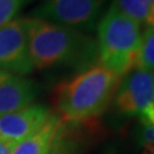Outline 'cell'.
Returning <instances> with one entry per match:
<instances>
[{
	"label": "cell",
	"mask_w": 154,
	"mask_h": 154,
	"mask_svg": "<svg viewBox=\"0 0 154 154\" xmlns=\"http://www.w3.org/2000/svg\"><path fill=\"white\" fill-rule=\"evenodd\" d=\"M139 125L142 126H154V103L143 116L138 119Z\"/></svg>",
	"instance_id": "15"
},
{
	"label": "cell",
	"mask_w": 154,
	"mask_h": 154,
	"mask_svg": "<svg viewBox=\"0 0 154 154\" xmlns=\"http://www.w3.org/2000/svg\"><path fill=\"white\" fill-rule=\"evenodd\" d=\"M136 146H143L146 144H154V126H139L135 131Z\"/></svg>",
	"instance_id": "14"
},
{
	"label": "cell",
	"mask_w": 154,
	"mask_h": 154,
	"mask_svg": "<svg viewBox=\"0 0 154 154\" xmlns=\"http://www.w3.org/2000/svg\"><path fill=\"white\" fill-rule=\"evenodd\" d=\"M105 0H42L31 16L88 32L97 26Z\"/></svg>",
	"instance_id": "4"
},
{
	"label": "cell",
	"mask_w": 154,
	"mask_h": 154,
	"mask_svg": "<svg viewBox=\"0 0 154 154\" xmlns=\"http://www.w3.org/2000/svg\"><path fill=\"white\" fill-rule=\"evenodd\" d=\"M11 152H13V146L0 139V154H11Z\"/></svg>",
	"instance_id": "17"
},
{
	"label": "cell",
	"mask_w": 154,
	"mask_h": 154,
	"mask_svg": "<svg viewBox=\"0 0 154 154\" xmlns=\"http://www.w3.org/2000/svg\"><path fill=\"white\" fill-rule=\"evenodd\" d=\"M154 103V72L135 67L121 79L112 103L118 116L139 119Z\"/></svg>",
	"instance_id": "5"
},
{
	"label": "cell",
	"mask_w": 154,
	"mask_h": 154,
	"mask_svg": "<svg viewBox=\"0 0 154 154\" xmlns=\"http://www.w3.org/2000/svg\"><path fill=\"white\" fill-rule=\"evenodd\" d=\"M51 114L42 104H31L11 113L0 116V139L15 146L39 130Z\"/></svg>",
	"instance_id": "7"
},
{
	"label": "cell",
	"mask_w": 154,
	"mask_h": 154,
	"mask_svg": "<svg viewBox=\"0 0 154 154\" xmlns=\"http://www.w3.org/2000/svg\"><path fill=\"white\" fill-rule=\"evenodd\" d=\"M32 0H0V28L16 18L18 13Z\"/></svg>",
	"instance_id": "13"
},
{
	"label": "cell",
	"mask_w": 154,
	"mask_h": 154,
	"mask_svg": "<svg viewBox=\"0 0 154 154\" xmlns=\"http://www.w3.org/2000/svg\"><path fill=\"white\" fill-rule=\"evenodd\" d=\"M121 79L98 63L78 72L55 88V113L66 122L96 121L109 109Z\"/></svg>",
	"instance_id": "2"
},
{
	"label": "cell",
	"mask_w": 154,
	"mask_h": 154,
	"mask_svg": "<svg viewBox=\"0 0 154 154\" xmlns=\"http://www.w3.org/2000/svg\"><path fill=\"white\" fill-rule=\"evenodd\" d=\"M38 93L35 82L22 75L0 71V116L33 104Z\"/></svg>",
	"instance_id": "8"
},
{
	"label": "cell",
	"mask_w": 154,
	"mask_h": 154,
	"mask_svg": "<svg viewBox=\"0 0 154 154\" xmlns=\"http://www.w3.org/2000/svg\"><path fill=\"white\" fill-rule=\"evenodd\" d=\"M103 154H123V152H122V147L120 144L116 142H112L105 146Z\"/></svg>",
	"instance_id": "16"
},
{
	"label": "cell",
	"mask_w": 154,
	"mask_h": 154,
	"mask_svg": "<svg viewBox=\"0 0 154 154\" xmlns=\"http://www.w3.org/2000/svg\"><path fill=\"white\" fill-rule=\"evenodd\" d=\"M96 121L75 123L62 120L48 154H85L96 136Z\"/></svg>",
	"instance_id": "9"
},
{
	"label": "cell",
	"mask_w": 154,
	"mask_h": 154,
	"mask_svg": "<svg viewBox=\"0 0 154 154\" xmlns=\"http://www.w3.org/2000/svg\"><path fill=\"white\" fill-rule=\"evenodd\" d=\"M112 5L139 25H145L146 29L149 26V6L147 0H113Z\"/></svg>",
	"instance_id": "11"
},
{
	"label": "cell",
	"mask_w": 154,
	"mask_h": 154,
	"mask_svg": "<svg viewBox=\"0 0 154 154\" xmlns=\"http://www.w3.org/2000/svg\"><path fill=\"white\" fill-rule=\"evenodd\" d=\"M149 6V26H154V0H147Z\"/></svg>",
	"instance_id": "18"
},
{
	"label": "cell",
	"mask_w": 154,
	"mask_h": 154,
	"mask_svg": "<svg viewBox=\"0 0 154 154\" xmlns=\"http://www.w3.org/2000/svg\"><path fill=\"white\" fill-rule=\"evenodd\" d=\"M32 70L26 17H16L0 28V71L24 77Z\"/></svg>",
	"instance_id": "6"
},
{
	"label": "cell",
	"mask_w": 154,
	"mask_h": 154,
	"mask_svg": "<svg viewBox=\"0 0 154 154\" xmlns=\"http://www.w3.org/2000/svg\"><path fill=\"white\" fill-rule=\"evenodd\" d=\"M135 67L154 72V26L147 28L142 35Z\"/></svg>",
	"instance_id": "12"
},
{
	"label": "cell",
	"mask_w": 154,
	"mask_h": 154,
	"mask_svg": "<svg viewBox=\"0 0 154 154\" xmlns=\"http://www.w3.org/2000/svg\"><path fill=\"white\" fill-rule=\"evenodd\" d=\"M61 123V118L55 112H51L44 126L24 140L17 143L13 147L11 154H48Z\"/></svg>",
	"instance_id": "10"
},
{
	"label": "cell",
	"mask_w": 154,
	"mask_h": 154,
	"mask_svg": "<svg viewBox=\"0 0 154 154\" xmlns=\"http://www.w3.org/2000/svg\"><path fill=\"white\" fill-rule=\"evenodd\" d=\"M26 29L33 69L80 72L98 63L97 41L87 33L34 17H26Z\"/></svg>",
	"instance_id": "1"
},
{
	"label": "cell",
	"mask_w": 154,
	"mask_h": 154,
	"mask_svg": "<svg viewBox=\"0 0 154 154\" xmlns=\"http://www.w3.org/2000/svg\"><path fill=\"white\" fill-rule=\"evenodd\" d=\"M140 40V25L111 5L97 24L98 64L123 78L136 66Z\"/></svg>",
	"instance_id": "3"
}]
</instances>
